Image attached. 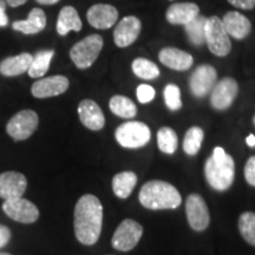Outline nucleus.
Masks as SVG:
<instances>
[{
	"label": "nucleus",
	"mask_w": 255,
	"mask_h": 255,
	"mask_svg": "<svg viewBox=\"0 0 255 255\" xmlns=\"http://www.w3.org/2000/svg\"><path fill=\"white\" fill-rule=\"evenodd\" d=\"M75 234L85 246H92L101 237L103 226V206L97 196L87 194L77 201L75 207Z\"/></svg>",
	"instance_id": "obj_1"
},
{
	"label": "nucleus",
	"mask_w": 255,
	"mask_h": 255,
	"mask_svg": "<svg viewBox=\"0 0 255 255\" xmlns=\"http://www.w3.org/2000/svg\"><path fill=\"white\" fill-rule=\"evenodd\" d=\"M141 205L146 209H176L182 202L180 191L173 184L164 181L152 180L141 188L138 194Z\"/></svg>",
	"instance_id": "obj_2"
},
{
	"label": "nucleus",
	"mask_w": 255,
	"mask_h": 255,
	"mask_svg": "<svg viewBox=\"0 0 255 255\" xmlns=\"http://www.w3.org/2000/svg\"><path fill=\"white\" fill-rule=\"evenodd\" d=\"M205 176L213 189L225 191L234 182L235 163L221 146H216L205 164Z\"/></svg>",
	"instance_id": "obj_3"
},
{
	"label": "nucleus",
	"mask_w": 255,
	"mask_h": 255,
	"mask_svg": "<svg viewBox=\"0 0 255 255\" xmlns=\"http://www.w3.org/2000/svg\"><path fill=\"white\" fill-rule=\"evenodd\" d=\"M151 132L149 127L139 121H130L117 128L115 138L120 145L127 149H138L150 141Z\"/></svg>",
	"instance_id": "obj_4"
},
{
	"label": "nucleus",
	"mask_w": 255,
	"mask_h": 255,
	"mask_svg": "<svg viewBox=\"0 0 255 255\" xmlns=\"http://www.w3.org/2000/svg\"><path fill=\"white\" fill-rule=\"evenodd\" d=\"M102 47L103 38L100 34H90L72 46L70 51V58L78 69H88L98 58Z\"/></svg>",
	"instance_id": "obj_5"
},
{
	"label": "nucleus",
	"mask_w": 255,
	"mask_h": 255,
	"mask_svg": "<svg viewBox=\"0 0 255 255\" xmlns=\"http://www.w3.org/2000/svg\"><path fill=\"white\" fill-rule=\"evenodd\" d=\"M206 43L212 53L218 57H226L232 50L229 34L223 26L222 20L216 15L207 18L205 28Z\"/></svg>",
	"instance_id": "obj_6"
},
{
	"label": "nucleus",
	"mask_w": 255,
	"mask_h": 255,
	"mask_svg": "<svg viewBox=\"0 0 255 255\" xmlns=\"http://www.w3.org/2000/svg\"><path fill=\"white\" fill-rule=\"evenodd\" d=\"M143 235V227L132 219H126L121 222L114 233L111 245L120 252H129L137 246Z\"/></svg>",
	"instance_id": "obj_7"
},
{
	"label": "nucleus",
	"mask_w": 255,
	"mask_h": 255,
	"mask_svg": "<svg viewBox=\"0 0 255 255\" xmlns=\"http://www.w3.org/2000/svg\"><path fill=\"white\" fill-rule=\"evenodd\" d=\"M39 117L33 110L19 111L8 121L6 131L14 141H25L33 135L38 128Z\"/></svg>",
	"instance_id": "obj_8"
},
{
	"label": "nucleus",
	"mask_w": 255,
	"mask_h": 255,
	"mask_svg": "<svg viewBox=\"0 0 255 255\" xmlns=\"http://www.w3.org/2000/svg\"><path fill=\"white\" fill-rule=\"evenodd\" d=\"M186 214L188 223L195 232H203L208 228L210 223L208 206L199 194H191L187 197Z\"/></svg>",
	"instance_id": "obj_9"
},
{
	"label": "nucleus",
	"mask_w": 255,
	"mask_h": 255,
	"mask_svg": "<svg viewBox=\"0 0 255 255\" xmlns=\"http://www.w3.org/2000/svg\"><path fill=\"white\" fill-rule=\"evenodd\" d=\"M218 83V72L209 64L197 66L189 78V88L195 97H206Z\"/></svg>",
	"instance_id": "obj_10"
},
{
	"label": "nucleus",
	"mask_w": 255,
	"mask_h": 255,
	"mask_svg": "<svg viewBox=\"0 0 255 255\" xmlns=\"http://www.w3.org/2000/svg\"><path fill=\"white\" fill-rule=\"evenodd\" d=\"M2 210L9 219L20 223H33L39 219V210L37 206L26 199L5 200Z\"/></svg>",
	"instance_id": "obj_11"
},
{
	"label": "nucleus",
	"mask_w": 255,
	"mask_h": 255,
	"mask_svg": "<svg viewBox=\"0 0 255 255\" xmlns=\"http://www.w3.org/2000/svg\"><path fill=\"white\" fill-rule=\"evenodd\" d=\"M239 94L238 82L232 77H226L216 83L210 95V104L215 110L223 111L232 107Z\"/></svg>",
	"instance_id": "obj_12"
},
{
	"label": "nucleus",
	"mask_w": 255,
	"mask_h": 255,
	"mask_svg": "<svg viewBox=\"0 0 255 255\" xmlns=\"http://www.w3.org/2000/svg\"><path fill=\"white\" fill-rule=\"evenodd\" d=\"M27 180L18 171H5L0 174V197L4 200L20 199L26 191Z\"/></svg>",
	"instance_id": "obj_13"
},
{
	"label": "nucleus",
	"mask_w": 255,
	"mask_h": 255,
	"mask_svg": "<svg viewBox=\"0 0 255 255\" xmlns=\"http://www.w3.org/2000/svg\"><path fill=\"white\" fill-rule=\"evenodd\" d=\"M141 20L135 15L124 17L114 30V41L116 46L128 47L135 43L141 33Z\"/></svg>",
	"instance_id": "obj_14"
},
{
	"label": "nucleus",
	"mask_w": 255,
	"mask_h": 255,
	"mask_svg": "<svg viewBox=\"0 0 255 255\" xmlns=\"http://www.w3.org/2000/svg\"><path fill=\"white\" fill-rule=\"evenodd\" d=\"M69 79L65 76H51L34 82L31 92L36 98H50L64 94L69 89Z\"/></svg>",
	"instance_id": "obj_15"
},
{
	"label": "nucleus",
	"mask_w": 255,
	"mask_h": 255,
	"mask_svg": "<svg viewBox=\"0 0 255 255\" xmlns=\"http://www.w3.org/2000/svg\"><path fill=\"white\" fill-rule=\"evenodd\" d=\"M87 19L92 27L98 30H108L116 24L119 11L113 5L96 4L87 12Z\"/></svg>",
	"instance_id": "obj_16"
},
{
	"label": "nucleus",
	"mask_w": 255,
	"mask_h": 255,
	"mask_svg": "<svg viewBox=\"0 0 255 255\" xmlns=\"http://www.w3.org/2000/svg\"><path fill=\"white\" fill-rule=\"evenodd\" d=\"M78 116L83 126L89 130L98 131L104 128V114L95 101L83 100L78 105Z\"/></svg>",
	"instance_id": "obj_17"
},
{
	"label": "nucleus",
	"mask_w": 255,
	"mask_h": 255,
	"mask_svg": "<svg viewBox=\"0 0 255 255\" xmlns=\"http://www.w3.org/2000/svg\"><path fill=\"white\" fill-rule=\"evenodd\" d=\"M159 62L175 71H187L191 68L194 58L191 55L176 47H164L158 53Z\"/></svg>",
	"instance_id": "obj_18"
},
{
	"label": "nucleus",
	"mask_w": 255,
	"mask_h": 255,
	"mask_svg": "<svg viewBox=\"0 0 255 255\" xmlns=\"http://www.w3.org/2000/svg\"><path fill=\"white\" fill-rule=\"evenodd\" d=\"M221 20L229 37L235 38V39H245V38L250 36L252 24L250 19L246 15L241 14L240 12H228V13L223 15Z\"/></svg>",
	"instance_id": "obj_19"
},
{
	"label": "nucleus",
	"mask_w": 255,
	"mask_h": 255,
	"mask_svg": "<svg viewBox=\"0 0 255 255\" xmlns=\"http://www.w3.org/2000/svg\"><path fill=\"white\" fill-rule=\"evenodd\" d=\"M200 14V7L194 2H176L169 6L165 13L168 23L173 25H187Z\"/></svg>",
	"instance_id": "obj_20"
},
{
	"label": "nucleus",
	"mask_w": 255,
	"mask_h": 255,
	"mask_svg": "<svg viewBox=\"0 0 255 255\" xmlns=\"http://www.w3.org/2000/svg\"><path fill=\"white\" fill-rule=\"evenodd\" d=\"M46 15L41 8H32L26 20H18L12 24L13 30L24 34H37L45 28Z\"/></svg>",
	"instance_id": "obj_21"
},
{
	"label": "nucleus",
	"mask_w": 255,
	"mask_h": 255,
	"mask_svg": "<svg viewBox=\"0 0 255 255\" xmlns=\"http://www.w3.org/2000/svg\"><path fill=\"white\" fill-rule=\"evenodd\" d=\"M32 58L33 56L27 52L8 57L0 63V73L6 77H15V76L23 75L30 69Z\"/></svg>",
	"instance_id": "obj_22"
},
{
	"label": "nucleus",
	"mask_w": 255,
	"mask_h": 255,
	"mask_svg": "<svg viewBox=\"0 0 255 255\" xmlns=\"http://www.w3.org/2000/svg\"><path fill=\"white\" fill-rule=\"evenodd\" d=\"M82 20L78 12L72 6H64L57 19V32L59 36H66L70 31L79 32L82 30Z\"/></svg>",
	"instance_id": "obj_23"
},
{
	"label": "nucleus",
	"mask_w": 255,
	"mask_h": 255,
	"mask_svg": "<svg viewBox=\"0 0 255 255\" xmlns=\"http://www.w3.org/2000/svg\"><path fill=\"white\" fill-rule=\"evenodd\" d=\"M137 184V175L133 171H122L113 178L114 194L119 199H127Z\"/></svg>",
	"instance_id": "obj_24"
},
{
	"label": "nucleus",
	"mask_w": 255,
	"mask_h": 255,
	"mask_svg": "<svg viewBox=\"0 0 255 255\" xmlns=\"http://www.w3.org/2000/svg\"><path fill=\"white\" fill-rule=\"evenodd\" d=\"M109 108L111 113L121 117V119L130 120L137 115V108L130 98L122 95H116L111 97L109 102Z\"/></svg>",
	"instance_id": "obj_25"
},
{
	"label": "nucleus",
	"mask_w": 255,
	"mask_h": 255,
	"mask_svg": "<svg viewBox=\"0 0 255 255\" xmlns=\"http://www.w3.org/2000/svg\"><path fill=\"white\" fill-rule=\"evenodd\" d=\"M55 56L53 50H43L37 52L32 58L30 69H28V76L31 78H40L49 71L51 60Z\"/></svg>",
	"instance_id": "obj_26"
},
{
	"label": "nucleus",
	"mask_w": 255,
	"mask_h": 255,
	"mask_svg": "<svg viewBox=\"0 0 255 255\" xmlns=\"http://www.w3.org/2000/svg\"><path fill=\"white\" fill-rule=\"evenodd\" d=\"M206 21L207 17L199 14L187 25H184V31H186L188 39H189L190 43L194 44L195 46H201L206 43Z\"/></svg>",
	"instance_id": "obj_27"
},
{
	"label": "nucleus",
	"mask_w": 255,
	"mask_h": 255,
	"mask_svg": "<svg viewBox=\"0 0 255 255\" xmlns=\"http://www.w3.org/2000/svg\"><path fill=\"white\" fill-rule=\"evenodd\" d=\"M132 72L138 78L152 81L159 76V69L154 62L145 58H136L131 65Z\"/></svg>",
	"instance_id": "obj_28"
},
{
	"label": "nucleus",
	"mask_w": 255,
	"mask_h": 255,
	"mask_svg": "<svg viewBox=\"0 0 255 255\" xmlns=\"http://www.w3.org/2000/svg\"><path fill=\"white\" fill-rule=\"evenodd\" d=\"M157 145L159 150L164 154H174L178 145L176 132L169 127L161 128L157 131Z\"/></svg>",
	"instance_id": "obj_29"
},
{
	"label": "nucleus",
	"mask_w": 255,
	"mask_h": 255,
	"mask_svg": "<svg viewBox=\"0 0 255 255\" xmlns=\"http://www.w3.org/2000/svg\"><path fill=\"white\" fill-rule=\"evenodd\" d=\"M203 141V130L200 127H191L188 129L183 139V150L187 155H196Z\"/></svg>",
	"instance_id": "obj_30"
},
{
	"label": "nucleus",
	"mask_w": 255,
	"mask_h": 255,
	"mask_svg": "<svg viewBox=\"0 0 255 255\" xmlns=\"http://www.w3.org/2000/svg\"><path fill=\"white\" fill-rule=\"evenodd\" d=\"M239 231L251 246L255 247V213H242L239 218Z\"/></svg>",
	"instance_id": "obj_31"
},
{
	"label": "nucleus",
	"mask_w": 255,
	"mask_h": 255,
	"mask_svg": "<svg viewBox=\"0 0 255 255\" xmlns=\"http://www.w3.org/2000/svg\"><path fill=\"white\" fill-rule=\"evenodd\" d=\"M165 105L169 110L178 111L182 108V101H181V90L177 85L168 84L163 91Z\"/></svg>",
	"instance_id": "obj_32"
},
{
	"label": "nucleus",
	"mask_w": 255,
	"mask_h": 255,
	"mask_svg": "<svg viewBox=\"0 0 255 255\" xmlns=\"http://www.w3.org/2000/svg\"><path fill=\"white\" fill-rule=\"evenodd\" d=\"M155 89L148 84H141L136 90L137 100H138L139 103L142 104L150 103V102L155 98Z\"/></svg>",
	"instance_id": "obj_33"
},
{
	"label": "nucleus",
	"mask_w": 255,
	"mask_h": 255,
	"mask_svg": "<svg viewBox=\"0 0 255 255\" xmlns=\"http://www.w3.org/2000/svg\"><path fill=\"white\" fill-rule=\"evenodd\" d=\"M245 177L248 184L252 187H255V156L248 158L245 165Z\"/></svg>",
	"instance_id": "obj_34"
},
{
	"label": "nucleus",
	"mask_w": 255,
	"mask_h": 255,
	"mask_svg": "<svg viewBox=\"0 0 255 255\" xmlns=\"http://www.w3.org/2000/svg\"><path fill=\"white\" fill-rule=\"evenodd\" d=\"M228 2L242 9H253L255 7V0H228Z\"/></svg>",
	"instance_id": "obj_35"
},
{
	"label": "nucleus",
	"mask_w": 255,
	"mask_h": 255,
	"mask_svg": "<svg viewBox=\"0 0 255 255\" xmlns=\"http://www.w3.org/2000/svg\"><path fill=\"white\" fill-rule=\"evenodd\" d=\"M11 240V231L4 225H0V248L5 247Z\"/></svg>",
	"instance_id": "obj_36"
},
{
	"label": "nucleus",
	"mask_w": 255,
	"mask_h": 255,
	"mask_svg": "<svg viewBox=\"0 0 255 255\" xmlns=\"http://www.w3.org/2000/svg\"><path fill=\"white\" fill-rule=\"evenodd\" d=\"M8 18L6 15V1L0 0V27L7 26Z\"/></svg>",
	"instance_id": "obj_37"
},
{
	"label": "nucleus",
	"mask_w": 255,
	"mask_h": 255,
	"mask_svg": "<svg viewBox=\"0 0 255 255\" xmlns=\"http://www.w3.org/2000/svg\"><path fill=\"white\" fill-rule=\"evenodd\" d=\"M27 0H6V4L11 6V7H18V6L24 5Z\"/></svg>",
	"instance_id": "obj_38"
},
{
	"label": "nucleus",
	"mask_w": 255,
	"mask_h": 255,
	"mask_svg": "<svg viewBox=\"0 0 255 255\" xmlns=\"http://www.w3.org/2000/svg\"><path fill=\"white\" fill-rule=\"evenodd\" d=\"M36 1L41 5H55L60 0H36Z\"/></svg>",
	"instance_id": "obj_39"
},
{
	"label": "nucleus",
	"mask_w": 255,
	"mask_h": 255,
	"mask_svg": "<svg viewBox=\"0 0 255 255\" xmlns=\"http://www.w3.org/2000/svg\"><path fill=\"white\" fill-rule=\"evenodd\" d=\"M246 142H247V144L251 146V148H254V146H255V136L253 135V133H251V135L247 137Z\"/></svg>",
	"instance_id": "obj_40"
},
{
	"label": "nucleus",
	"mask_w": 255,
	"mask_h": 255,
	"mask_svg": "<svg viewBox=\"0 0 255 255\" xmlns=\"http://www.w3.org/2000/svg\"><path fill=\"white\" fill-rule=\"evenodd\" d=\"M0 255H11V254H8V253H0Z\"/></svg>",
	"instance_id": "obj_41"
},
{
	"label": "nucleus",
	"mask_w": 255,
	"mask_h": 255,
	"mask_svg": "<svg viewBox=\"0 0 255 255\" xmlns=\"http://www.w3.org/2000/svg\"><path fill=\"white\" fill-rule=\"evenodd\" d=\"M253 122H254V124H255V116H254V119H253Z\"/></svg>",
	"instance_id": "obj_42"
}]
</instances>
